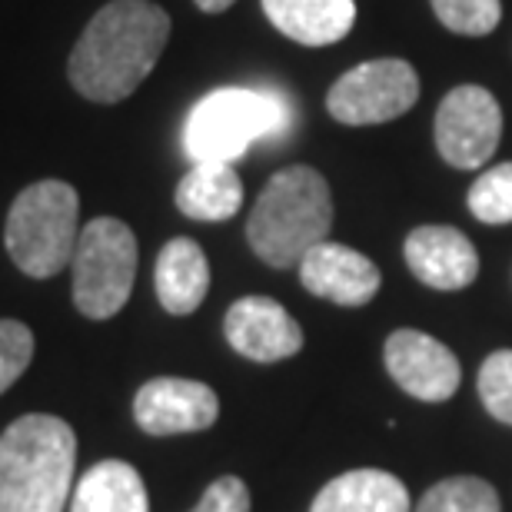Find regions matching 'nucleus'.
<instances>
[{"instance_id": "nucleus-1", "label": "nucleus", "mask_w": 512, "mask_h": 512, "mask_svg": "<svg viewBox=\"0 0 512 512\" xmlns=\"http://www.w3.org/2000/svg\"><path fill=\"white\" fill-rule=\"evenodd\" d=\"M170 40V17L153 0H110L74 44L67 77L80 97L120 104L157 67Z\"/></svg>"}, {"instance_id": "nucleus-2", "label": "nucleus", "mask_w": 512, "mask_h": 512, "mask_svg": "<svg viewBox=\"0 0 512 512\" xmlns=\"http://www.w3.org/2000/svg\"><path fill=\"white\" fill-rule=\"evenodd\" d=\"M77 436L60 416L27 413L0 436V512H64Z\"/></svg>"}, {"instance_id": "nucleus-3", "label": "nucleus", "mask_w": 512, "mask_h": 512, "mask_svg": "<svg viewBox=\"0 0 512 512\" xmlns=\"http://www.w3.org/2000/svg\"><path fill=\"white\" fill-rule=\"evenodd\" d=\"M333 197L330 183L313 167H283L266 180L247 220V243L273 270L300 266L313 247L330 237Z\"/></svg>"}, {"instance_id": "nucleus-4", "label": "nucleus", "mask_w": 512, "mask_h": 512, "mask_svg": "<svg viewBox=\"0 0 512 512\" xmlns=\"http://www.w3.org/2000/svg\"><path fill=\"white\" fill-rule=\"evenodd\" d=\"M80 200L64 180H37L10 203L4 243L20 273L47 280L67 270L77 250Z\"/></svg>"}, {"instance_id": "nucleus-5", "label": "nucleus", "mask_w": 512, "mask_h": 512, "mask_svg": "<svg viewBox=\"0 0 512 512\" xmlns=\"http://www.w3.org/2000/svg\"><path fill=\"white\" fill-rule=\"evenodd\" d=\"M290 127V107L273 90L223 87L213 90L190 110L183 127V147L200 160L233 163L256 140H270Z\"/></svg>"}, {"instance_id": "nucleus-6", "label": "nucleus", "mask_w": 512, "mask_h": 512, "mask_svg": "<svg viewBox=\"0 0 512 512\" xmlns=\"http://www.w3.org/2000/svg\"><path fill=\"white\" fill-rule=\"evenodd\" d=\"M74 306L87 320H110L127 306L137 280V237L124 220L97 217L77 237Z\"/></svg>"}, {"instance_id": "nucleus-7", "label": "nucleus", "mask_w": 512, "mask_h": 512, "mask_svg": "<svg viewBox=\"0 0 512 512\" xmlns=\"http://www.w3.org/2000/svg\"><path fill=\"white\" fill-rule=\"evenodd\" d=\"M419 100L416 70L399 57L366 60L343 74L326 94V110L346 127L386 124L403 117Z\"/></svg>"}, {"instance_id": "nucleus-8", "label": "nucleus", "mask_w": 512, "mask_h": 512, "mask_svg": "<svg viewBox=\"0 0 512 512\" xmlns=\"http://www.w3.org/2000/svg\"><path fill=\"white\" fill-rule=\"evenodd\" d=\"M436 147L456 170H476L493 157L503 137V110L486 87L449 90L436 114Z\"/></svg>"}, {"instance_id": "nucleus-9", "label": "nucleus", "mask_w": 512, "mask_h": 512, "mask_svg": "<svg viewBox=\"0 0 512 512\" xmlns=\"http://www.w3.org/2000/svg\"><path fill=\"white\" fill-rule=\"evenodd\" d=\"M383 360L393 383L419 403H446L463 383V366L456 353L423 330L389 333Z\"/></svg>"}, {"instance_id": "nucleus-10", "label": "nucleus", "mask_w": 512, "mask_h": 512, "mask_svg": "<svg viewBox=\"0 0 512 512\" xmlns=\"http://www.w3.org/2000/svg\"><path fill=\"white\" fill-rule=\"evenodd\" d=\"M220 396L207 383L183 376H157L133 396V419L150 436L203 433L217 423Z\"/></svg>"}, {"instance_id": "nucleus-11", "label": "nucleus", "mask_w": 512, "mask_h": 512, "mask_svg": "<svg viewBox=\"0 0 512 512\" xmlns=\"http://www.w3.org/2000/svg\"><path fill=\"white\" fill-rule=\"evenodd\" d=\"M223 336L253 363H280L303 350V330L270 296H243L223 316Z\"/></svg>"}, {"instance_id": "nucleus-12", "label": "nucleus", "mask_w": 512, "mask_h": 512, "mask_svg": "<svg viewBox=\"0 0 512 512\" xmlns=\"http://www.w3.org/2000/svg\"><path fill=\"white\" fill-rule=\"evenodd\" d=\"M300 283L336 306H366L380 293L383 276L370 256L343 243L323 240L300 260Z\"/></svg>"}, {"instance_id": "nucleus-13", "label": "nucleus", "mask_w": 512, "mask_h": 512, "mask_svg": "<svg viewBox=\"0 0 512 512\" xmlns=\"http://www.w3.org/2000/svg\"><path fill=\"white\" fill-rule=\"evenodd\" d=\"M406 266L429 290H466L479 276V253L473 240L456 227H416L403 243Z\"/></svg>"}, {"instance_id": "nucleus-14", "label": "nucleus", "mask_w": 512, "mask_h": 512, "mask_svg": "<svg viewBox=\"0 0 512 512\" xmlns=\"http://www.w3.org/2000/svg\"><path fill=\"white\" fill-rule=\"evenodd\" d=\"M266 20L303 47H330L356 24V0H263Z\"/></svg>"}, {"instance_id": "nucleus-15", "label": "nucleus", "mask_w": 512, "mask_h": 512, "mask_svg": "<svg viewBox=\"0 0 512 512\" xmlns=\"http://www.w3.org/2000/svg\"><path fill=\"white\" fill-rule=\"evenodd\" d=\"M153 283H157V300L163 310L173 316H190L193 310H200L210 290L207 253L197 240L173 237L157 256Z\"/></svg>"}, {"instance_id": "nucleus-16", "label": "nucleus", "mask_w": 512, "mask_h": 512, "mask_svg": "<svg viewBox=\"0 0 512 512\" xmlns=\"http://www.w3.org/2000/svg\"><path fill=\"white\" fill-rule=\"evenodd\" d=\"M173 200H177V210L183 217L203 223H223L237 217L243 207V180L233 170V163L200 160L177 183Z\"/></svg>"}, {"instance_id": "nucleus-17", "label": "nucleus", "mask_w": 512, "mask_h": 512, "mask_svg": "<svg viewBox=\"0 0 512 512\" xmlns=\"http://www.w3.org/2000/svg\"><path fill=\"white\" fill-rule=\"evenodd\" d=\"M409 489L386 469H350L316 493L310 512H409Z\"/></svg>"}, {"instance_id": "nucleus-18", "label": "nucleus", "mask_w": 512, "mask_h": 512, "mask_svg": "<svg viewBox=\"0 0 512 512\" xmlns=\"http://www.w3.org/2000/svg\"><path fill=\"white\" fill-rule=\"evenodd\" d=\"M70 512H150L143 476L124 459H104L80 476Z\"/></svg>"}, {"instance_id": "nucleus-19", "label": "nucleus", "mask_w": 512, "mask_h": 512, "mask_svg": "<svg viewBox=\"0 0 512 512\" xmlns=\"http://www.w3.org/2000/svg\"><path fill=\"white\" fill-rule=\"evenodd\" d=\"M413 512H503L493 483L479 476H449L419 499Z\"/></svg>"}, {"instance_id": "nucleus-20", "label": "nucleus", "mask_w": 512, "mask_h": 512, "mask_svg": "<svg viewBox=\"0 0 512 512\" xmlns=\"http://www.w3.org/2000/svg\"><path fill=\"white\" fill-rule=\"evenodd\" d=\"M466 203L476 220L493 223V227L512 223V160L489 167L483 177L469 187Z\"/></svg>"}, {"instance_id": "nucleus-21", "label": "nucleus", "mask_w": 512, "mask_h": 512, "mask_svg": "<svg viewBox=\"0 0 512 512\" xmlns=\"http://www.w3.org/2000/svg\"><path fill=\"white\" fill-rule=\"evenodd\" d=\"M433 10L443 20V27L463 37L493 34L499 27V17H503L499 0H433Z\"/></svg>"}, {"instance_id": "nucleus-22", "label": "nucleus", "mask_w": 512, "mask_h": 512, "mask_svg": "<svg viewBox=\"0 0 512 512\" xmlns=\"http://www.w3.org/2000/svg\"><path fill=\"white\" fill-rule=\"evenodd\" d=\"M476 389L486 413L512 426V350H496L486 356L483 366H479Z\"/></svg>"}, {"instance_id": "nucleus-23", "label": "nucleus", "mask_w": 512, "mask_h": 512, "mask_svg": "<svg viewBox=\"0 0 512 512\" xmlns=\"http://www.w3.org/2000/svg\"><path fill=\"white\" fill-rule=\"evenodd\" d=\"M34 360V333L20 320H0V393H7Z\"/></svg>"}, {"instance_id": "nucleus-24", "label": "nucleus", "mask_w": 512, "mask_h": 512, "mask_svg": "<svg viewBox=\"0 0 512 512\" xmlns=\"http://www.w3.org/2000/svg\"><path fill=\"white\" fill-rule=\"evenodd\" d=\"M190 512H250V489L240 476H220Z\"/></svg>"}, {"instance_id": "nucleus-25", "label": "nucleus", "mask_w": 512, "mask_h": 512, "mask_svg": "<svg viewBox=\"0 0 512 512\" xmlns=\"http://www.w3.org/2000/svg\"><path fill=\"white\" fill-rule=\"evenodd\" d=\"M193 4H197L203 14H223V10H230L237 0H193Z\"/></svg>"}]
</instances>
